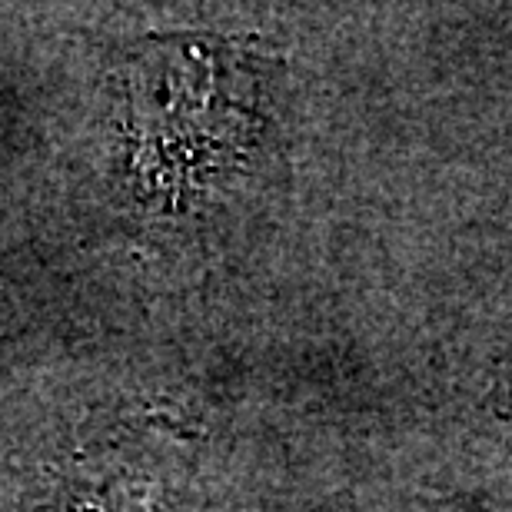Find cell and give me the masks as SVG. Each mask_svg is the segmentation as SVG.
Here are the masks:
<instances>
[{
    "label": "cell",
    "mask_w": 512,
    "mask_h": 512,
    "mask_svg": "<svg viewBox=\"0 0 512 512\" xmlns=\"http://www.w3.org/2000/svg\"><path fill=\"white\" fill-rule=\"evenodd\" d=\"M479 409H483V433L503 439L512 449V343L496 356L493 370H489V386L479 396Z\"/></svg>",
    "instance_id": "cell-1"
}]
</instances>
